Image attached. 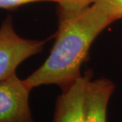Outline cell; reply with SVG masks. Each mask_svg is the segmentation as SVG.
<instances>
[{
	"label": "cell",
	"instance_id": "cell-2",
	"mask_svg": "<svg viewBox=\"0 0 122 122\" xmlns=\"http://www.w3.org/2000/svg\"><path fill=\"white\" fill-rule=\"evenodd\" d=\"M45 42L20 37L14 31L11 17H7L0 27V80L16 74L17 66L41 52Z\"/></svg>",
	"mask_w": 122,
	"mask_h": 122
},
{
	"label": "cell",
	"instance_id": "cell-8",
	"mask_svg": "<svg viewBox=\"0 0 122 122\" xmlns=\"http://www.w3.org/2000/svg\"><path fill=\"white\" fill-rule=\"evenodd\" d=\"M58 2L59 0H0V8L2 9H14L22 5L29 2Z\"/></svg>",
	"mask_w": 122,
	"mask_h": 122
},
{
	"label": "cell",
	"instance_id": "cell-1",
	"mask_svg": "<svg viewBox=\"0 0 122 122\" xmlns=\"http://www.w3.org/2000/svg\"><path fill=\"white\" fill-rule=\"evenodd\" d=\"M114 20L97 4L76 14H58V29L48 58L24 80L30 91L56 84L65 91L81 76L80 68L95 38Z\"/></svg>",
	"mask_w": 122,
	"mask_h": 122
},
{
	"label": "cell",
	"instance_id": "cell-6",
	"mask_svg": "<svg viewBox=\"0 0 122 122\" xmlns=\"http://www.w3.org/2000/svg\"><path fill=\"white\" fill-rule=\"evenodd\" d=\"M97 0H59L58 14H76L94 4Z\"/></svg>",
	"mask_w": 122,
	"mask_h": 122
},
{
	"label": "cell",
	"instance_id": "cell-7",
	"mask_svg": "<svg viewBox=\"0 0 122 122\" xmlns=\"http://www.w3.org/2000/svg\"><path fill=\"white\" fill-rule=\"evenodd\" d=\"M95 3L101 7L114 21L122 18V0H97Z\"/></svg>",
	"mask_w": 122,
	"mask_h": 122
},
{
	"label": "cell",
	"instance_id": "cell-3",
	"mask_svg": "<svg viewBox=\"0 0 122 122\" xmlns=\"http://www.w3.org/2000/svg\"><path fill=\"white\" fill-rule=\"evenodd\" d=\"M30 92L16 74L0 80V122H34L28 102Z\"/></svg>",
	"mask_w": 122,
	"mask_h": 122
},
{
	"label": "cell",
	"instance_id": "cell-4",
	"mask_svg": "<svg viewBox=\"0 0 122 122\" xmlns=\"http://www.w3.org/2000/svg\"><path fill=\"white\" fill-rule=\"evenodd\" d=\"M90 73L80 76L68 89L62 91L56 102L52 122H85L84 101Z\"/></svg>",
	"mask_w": 122,
	"mask_h": 122
},
{
	"label": "cell",
	"instance_id": "cell-5",
	"mask_svg": "<svg viewBox=\"0 0 122 122\" xmlns=\"http://www.w3.org/2000/svg\"><path fill=\"white\" fill-rule=\"evenodd\" d=\"M115 85L111 80H89L85 92V122H106V111Z\"/></svg>",
	"mask_w": 122,
	"mask_h": 122
}]
</instances>
